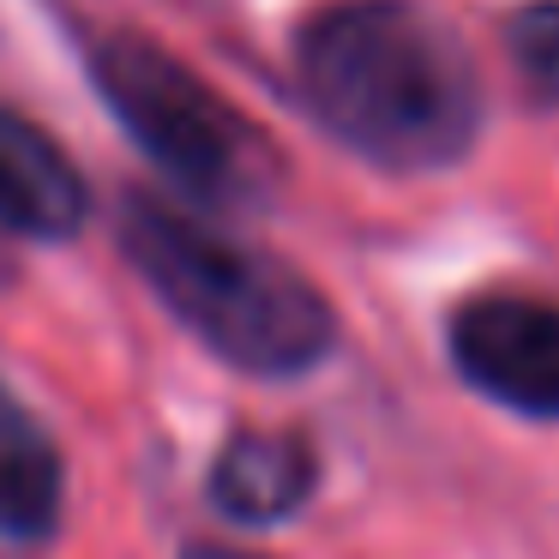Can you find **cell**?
<instances>
[{
  "instance_id": "1",
  "label": "cell",
  "mask_w": 559,
  "mask_h": 559,
  "mask_svg": "<svg viewBox=\"0 0 559 559\" xmlns=\"http://www.w3.org/2000/svg\"><path fill=\"white\" fill-rule=\"evenodd\" d=\"M301 97L331 133L385 169H445L475 145L481 79L415 0H337L295 43Z\"/></svg>"
},
{
  "instance_id": "2",
  "label": "cell",
  "mask_w": 559,
  "mask_h": 559,
  "mask_svg": "<svg viewBox=\"0 0 559 559\" xmlns=\"http://www.w3.org/2000/svg\"><path fill=\"white\" fill-rule=\"evenodd\" d=\"M121 247L157 301L247 373H307L331 349V307L301 271L241 247L175 205L133 199L121 217Z\"/></svg>"
},
{
  "instance_id": "3",
  "label": "cell",
  "mask_w": 559,
  "mask_h": 559,
  "mask_svg": "<svg viewBox=\"0 0 559 559\" xmlns=\"http://www.w3.org/2000/svg\"><path fill=\"white\" fill-rule=\"evenodd\" d=\"M91 79H97L109 115L139 139V151L187 193L235 199L265 163L253 127L157 43L103 37L91 55Z\"/></svg>"
},
{
  "instance_id": "4",
  "label": "cell",
  "mask_w": 559,
  "mask_h": 559,
  "mask_svg": "<svg viewBox=\"0 0 559 559\" xmlns=\"http://www.w3.org/2000/svg\"><path fill=\"white\" fill-rule=\"evenodd\" d=\"M451 361L481 397L559 421V307L535 295H475L451 319Z\"/></svg>"
},
{
  "instance_id": "5",
  "label": "cell",
  "mask_w": 559,
  "mask_h": 559,
  "mask_svg": "<svg viewBox=\"0 0 559 559\" xmlns=\"http://www.w3.org/2000/svg\"><path fill=\"white\" fill-rule=\"evenodd\" d=\"M85 223V181L37 121L0 109V229L67 241Z\"/></svg>"
},
{
  "instance_id": "6",
  "label": "cell",
  "mask_w": 559,
  "mask_h": 559,
  "mask_svg": "<svg viewBox=\"0 0 559 559\" xmlns=\"http://www.w3.org/2000/svg\"><path fill=\"white\" fill-rule=\"evenodd\" d=\"M319 463L295 433H235L211 463V506L235 523H277L307 506Z\"/></svg>"
},
{
  "instance_id": "7",
  "label": "cell",
  "mask_w": 559,
  "mask_h": 559,
  "mask_svg": "<svg viewBox=\"0 0 559 559\" xmlns=\"http://www.w3.org/2000/svg\"><path fill=\"white\" fill-rule=\"evenodd\" d=\"M67 493V469L43 421L0 385V535L37 542L55 530Z\"/></svg>"
},
{
  "instance_id": "8",
  "label": "cell",
  "mask_w": 559,
  "mask_h": 559,
  "mask_svg": "<svg viewBox=\"0 0 559 559\" xmlns=\"http://www.w3.org/2000/svg\"><path fill=\"white\" fill-rule=\"evenodd\" d=\"M506 43H511V61H518L523 85L542 103H559V0L523 7V13L511 19Z\"/></svg>"
},
{
  "instance_id": "9",
  "label": "cell",
  "mask_w": 559,
  "mask_h": 559,
  "mask_svg": "<svg viewBox=\"0 0 559 559\" xmlns=\"http://www.w3.org/2000/svg\"><path fill=\"white\" fill-rule=\"evenodd\" d=\"M187 559H253L241 547H187Z\"/></svg>"
}]
</instances>
